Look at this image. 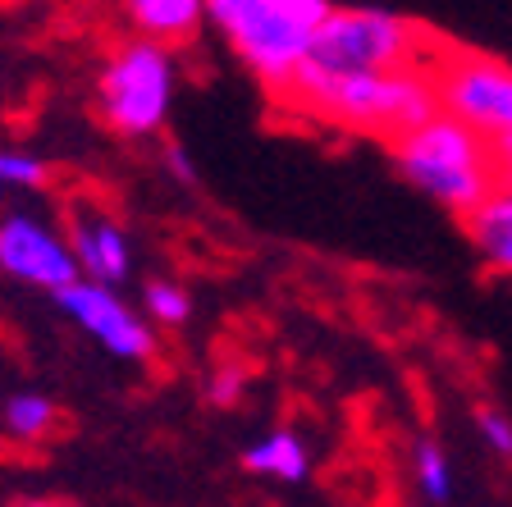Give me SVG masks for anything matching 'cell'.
Segmentation results:
<instances>
[{
  "label": "cell",
  "mask_w": 512,
  "mask_h": 507,
  "mask_svg": "<svg viewBox=\"0 0 512 507\" xmlns=\"http://www.w3.org/2000/svg\"><path fill=\"white\" fill-rule=\"evenodd\" d=\"M284 101L320 124L371 133V138H403L416 124L435 115V87L430 74H316L302 69Z\"/></svg>",
  "instance_id": "cell-1"
},
{
  "label": "cell",
  "mask_w": 512,
  "mask_h": 507,
  "mask_svg": "<svg viewBox=\"0 0 512 507\" xmlns=\"http://www.w3.org/2000/svg\"><path fill=\"white\" fill-rule=\"evenodd\" d=\"M444 42L426 23L380 5H334L316 28L307 69L316 74H430Z\"/></svg>",
  "instance_id": "cell-2"
},
{
  "label": "cell",
  "mask_w": 512,
  "mask_h": 507,
  "mask_svg": "<svg viewBox=\"0 0 512 507\" xmlns=\"http://www.w3.org/2000/svg\"><path fill=\"white\" fill-rule=\"evenodd\" d=\"M398 179H407L416 192H426L444 211L467 220L480 201L499 188V165H494V142L471 133L467 124L448 115H430L412 133L389 142Z\"/></svg>",
  "instance_id": "cell-3"
},
{
  "label": "cell",
  "mask_w": 512,
  "mask_h": 507,
  "mask_svg": "<svg viewBox=\"0 0 512 507\" xmlns=\"http://www.w3.org/2000/svg\"><path fill=\"white\" fill-rule=\"evenodd\" d=\"M330 10V0H211L206 19L234 42L243 64L270 92L284 96L307 69L316 28Z\"/></svg>",
  "instance_id": "cell-4"
},
{
  "label": "cell",
  "mask_w": 512,
  "mask_h": 507,
  "mask_svg": "<svg viewBox=\"0 0 512 507\" xmlns=\"http://www.w3.org/2000/svg\"><path fill=\"white\" fill-rule=\"evenodd\" d=\"M430 87L439 115L467 124L485 142L512 138V64L444 46V55L430 64Z\"/></svg>",
  "instance_id": "cell-5"
},
{
  "label": "cell",
  "mask_w": 512,
  "mask_h": 507,
  "mask_svg": "<svg viewBox=\"0 0 512 507\" xmlns=\"http://www.w3.org/2000/svg\"><path fill=\"white\" fill-rule=\"evenodd\" d=\"M174 101V55L156 42H128L101 74V110L119 133H156Z\"/></svg>",
  "instance_id": "cell-6"
},
{
  "label": "cell",
  "mask_w": 512,
  "mask_h": 507,
  "mask_svg": "<svg viewBox=\"0 0 512 507\" xmlns=\"http://www.w3.org/2000/svg\"><path fill=\"white\" fill-rule=\"evenodd\" d=\"M55 302H60L69 316L78 320V325L87 329V334L101 343V348H110L115 357L124 361H147L151 352H156V338H151V329L142 325L133 311L119 302L110 288L101 284H69L55 293Z\"/></svg>",
  "instance_id": "cell-7"
},
{
  "label": "cell",
  "mask_w": 512,
  "mask_h": 507,
  "mask_svg": "<svg viewBox=\"0 0 512 507\" xmlns=\"http://www.w3.org/2000/svg\"><path fill=\"white\" fill-rule=\"evenodd\" d=\"M0 270H10L23 284L51 288V293L78 284L74 252H69L51 229L23 220V215H10V220L0 224Z\"/></svg>",
  "instance_id": "cell-8"
},
{
  "label": "cell",
  "mask_w": 512,
  "mask_h": 507,
  "mask_svg": "<svg viewBox=\"0 0 512 507\" xmlns=\"http://www.w3.org/2000/svg\"><path fill=\"white\" fill-rule=\"evenodd\" d=\"M467 233L480 261L490 265L494 275L512 279V188H494L480 201L467 215Z\"/></svg>",
  "instance_id": "cell-9"
},
{
  "label": "cell",
  "mask_w": 512,
  "mask_h": 507,
  "mask_svg": "<svg viewBox=\"0 0 512 507\" xmlns=\"http://www.w3.org/2000/svg\"><path fill=\"white\" fill-rule=\"evenodd\" d=\"M243 466L252 476L279 480V485H302V480L311 476V448L298 430H275L247 448Z\"/></svg>",
  "instance_id": "cell-10"
},
{
  "label": "cell",
  "mask_w": 512,
  "mask_h": 507,
  "mask_svg": "<svg viewBox=\"0 0 512 507\" xmlns=\"http://www.w3.org/2000/svg\"><path fill=\"white\" fill-rule=\"evenodd\" d=\"M74 247H78V265L96 284H124L128 270H133V256H128V238L115 224H78L74 220Z\"/></svg>",
  "instance_id": "cell-11"
},
{
  "label": "cell",
  "mask_w": 512,
  "mask_h": 507,
  "mask_svg": "<svg viewBox=\"0 0 512 507\" xmlns=\"http://www.w3.org/2000/svg\"><path fill=\"white\" fill-rule=\"evenodd\" d=\"M128 14L142 28V42L165 46L197 32V23L206 19V5H197V0H133Z\"/></svg>",
  "instance_id": "cell-12"
},
{
  "label": "cell",
  "mask_w": 512,
  "mask_h": 507,
  "mask_svg": "<svg viewBox=\"0 0 512 507\" xmlns=\"http://www.w3.org/2000/svg\"><path fill=\"white\" fill-rule=\"evenodd\" d=\"M412 480L430 503H448L453 498V462H448L444 444L430 439V434H421L412 444Z\"/></svg>",
  "instance_id": "cell-13"
},
{
  "label": "cell",
  "mask_w": 512,
  "mask_h": 507,
  "mask_svg": "<svg viewBox=\"0 0 512 507\" xmlns=\"http://www.w3.org/2000/svg\"><path fill=\"white\" fill-rule=\"evenodd\" d=\"M51 421H55V407L42 398V393H14V398L5 402V425H10L19 439H37V434H46Z\"/></svg>",
  "instance_id": "cell-14"
},
{
  "label": "cell",
  "mask_w": 512,
  "mask_h": 507,
  "mask_svg": "<svg viewBox=\"0 0 512 507\" xmlns=\"http://www.w3.org/2000/svg\"><path fill=\"white\" fill-rule=\"evenodd\" d=\"M147 311L160 320V325H183L192 316V297L183 293L170 279H151L147 284Z\"/></svg>",
  "instance_id": "cell-15"
},
{
  "label": "cell",
  "mask_w": 512,
  "mask_h": 507,
  "mask_svg": "<svg viewBox=\"0 0 512 507\" xmlns=\"http://www.w3.org/2000/svg\"><path fill=\"white\" fill-rule=\"evenodd\" d=\"M476 430H480V439H485V448H490L494 457H503V462H512V421L499 412V407H485L480 402L476 412Z\"/></svg>",
  "instance_id": "cell-16"
},
{
  "label": "cell",
  "mask_w": 512,
  "mask_h": 507,
  "mask_svg": "<svg viewBox=\"0 0 512 507\" xmlns=\"http://www.w3.org/2000/svg\"><path fill=\"white\" fill-rule=\"evenodd\" d=\"M42 165L32 156H14V151H0V183H42Z\"/></svg>",
  "instance_id": "cell-17"
},
{
  "label": "cell",
  "mask_w": 512,
  "mask_h": 507,
  "mask_svg": "<svg viewBox=\"0 0 512 507\" xmlns=\"http://www.w3.org/2000/svg\"><path fill=\"white\" fill-rule=\"evenodd\" d=\"M494 165H499V188H512V138L494 142Z\"/></svg>",
  "instance_id": "cell-18"
},
{
  "label": "cell",
  "mask_w": 512,
  "mask_h": 507,
  "mask_svg": "<svg viewBox=\"0 0 512 507\" xmlns=\"http://www.w3.org/2000/svg\"><path fill=\"white\" fill-rule=\"evenodd\" d=\"M238 375L229 370V375H215V384H211V393H215V402H234L238 398Z\"/></svg>",
  "instance_id": "cell-19"
},
{
  "label": "cell",
  "mask_w": 512,
  "mask_h": 507,
  "mask_svg": "<svg viewBox=\"0 0 512 507\" xmlns=\"http://www.w3.org/2000/svg\"><path fill=\"white\" fill-rule=\"evenodd\" d=\"M170 169H174V179H179V183H192V179H197V174H192V160L183 156L179 147H170Z\"/></svg>",
  "instance_id": "cell-20"
},
{
  "label": "cell",
  "mask_w": 512,
  "mask_h": 507,
  "mask_svg": "<svg viewBox=\"0 0 512 507\" xmlns=\"http://www.w3.org/2000/svg\"><path fill=\"white\" fill-rule=\"evenodd\" d=\"M19 507H64V503H19Z\"/></svg>",
  "instance_id": "cell-21"
}]
</instances>
